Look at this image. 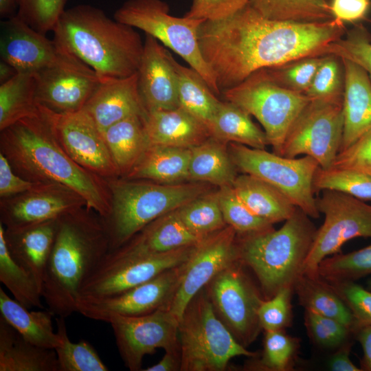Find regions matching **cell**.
Here are the masks:
<instances>
[{
    "mask_svg": "<svg viewBox=\"0 0 371 371\" xmlns=\"http://www.w3.org/2000/svg\"><path fill=\"white\" fill-rule=\"evenodd\" d=\"M346 32L344 23L335 19L324 22L271 20L248 4L228 17L205 21L199 41L221 93L260 69L326 55L328 45Z\"/></svg>",
    "mask_w": 371,
    "mask_h": 371,
    "instance_id": "6da1fadb",
    "label": "cell"
},
{
    "mask_svg": "<svg viewBox=\"0 0 371 371\" xmlns=\"http://www.w3.org/2000/svg\"><path fill=\"white\" fill-rule=\"evenodd\" d=\"M1 152L32 181L55 184L74 192L87 208L104 218L111 203L98 176L76 163L63 150L53 132L45 108L36 110L1 131Z\"/></svg>",
    "mask_w": 371,
    "mask_h": 371,
    "instance_id": "7a4b0ae2",
    "label": "cell"
},
{
    "mask_svg": "<svg viewBox=\"0 0 371 371\" xmlns=\"http://www.w3.org/2000/svg\"><path fill=\"white\" fill-rule=\"evenodd\" d=\"M52 32L60 48L89 66L101 80L137 71L144 49L139 34L98 7L79 4L65 9Z\"/></svg>",
    "mask_w": 371,
    "mask_h": 371,
    "instance_id": "3957f363",
    "label": "cell"
},
{
    "mask_svg": "<svg viewBox=\"0 0 371 371\" xmlns=\"http://www.w3.org/2000/svg\"><path fill=\"white\" fill-rule=\"evenodd\" d=\"M109 251L104 225L76 212L58 218L42 291L54 315L66 318L76 312L85 281Z\"/></svg>",
    "mask_w": 371,
    "mask_h": 371,
    "instance_id": "277c9868",
    "label": "cell"
},
{
    "mask_svg": "<svg viewBox=\"0 0 371 371\" xmlns=\"http://www.w3.org/2000/svg\"><path fill=\"white\" fill-rule=\"evenodd\" d=\"M310 218L297 207L278 229L237 235L239 261L256 275L265 300L293 287L302 273L317 231Z\"/></svg>",
    "mask_w": 371,
    "mask_h": 371,
    "instance_id": "5b68a950",
    "label": "cell"
},
{
    "mask_svg": "<svg viewBox=\"0 0 371 371\" xmlns=\"http://www.w3.org/2000/svg\"><path fill=\"white\" fill-rule=\"evenodd\" d=\"M111 212L104 225L109 251L133 237L159 217L208 192L203 183H154L111 181Z\"/></svg>",
    "mask_w": 371,
    "mask_h": 371,
    "instance_id": "8992f818",
    "label": "cell"
},
{
    "mask_svg": "<svg viewBox=\"0 0 371 371\" xmlns=\"http://www.w3.org/2000/svg\"><path fill=\"white\" fill-rule=\"evenodd\" d=\"M180 371H223L236 357H256L216 314L205 288L190 301L178 324Z\"/></svg>",
    "mask_w": 371,
    "mask_h": 371,
    "instance_id": "52a82bcc",
    "label": "cell"
},
{
    "mask_svg": "<svg viewBox=\"0 0 371 371\" xmlns=\"http://www.w3.org/2000/svg\"><path fill=\"white\" fill-rule=\"evenodd\" d=\"M113 18L170 48L199 74L216 95L221 93L200 49L199 31L205 20L172 16L162 0H127L116 10Z\"/></svg>",
    "mask_w": 371,
    "mask_h": 371,
    "instance_id": "ba28073f",
    "label": "cell"
},
{
    "mask_svg": "<svg viewBox=\"0 0 371 371\" xmlns=\"http://www.w3.org/2000/svg\"><path fill=\"white\" fill-rule=\"evenodd\" d=\"M225 100L255 117L262 124L274 153L281 155L292 124L311 100L284 89L260 69L240 84L222 92Z\"/></svg>",
    "mask_w": 371,
    "mask_h": 371,
    "instance_id": "9c48e42d",
    "label": "cell"
},
{
    "mask_svg": "<svg viewBox=\"0 0 371 371\" xmlns=\"http://www.w3.org/2000/svg\"><path fill=\"white\" fill-rule=\"evenodd\" d=\"M228 150L237 169L270 184L311 218L319 216L313 189L319 165L314 158L285 157L234 142L229 143Z\"/></svg>",
    "mask_w": 371,
    "mask_h": 371,
    "instance_id": "30bf717a",
    "label": "cell"
},
{
    "mask_svg": "<svg viewBox=\"0 0 371 371\" xmlns=\"http://www.w3.org/2000/svg\"><path fill=\"white\" fill-rule=\"evenodd\" d=\"M317 207L324 221L317 229L302 273L317 277L324 258L337 254L344 243L358 237L371 238V205L349 194L322 191Z\"/></svg>",
    "mask_w": 371,
    "mask_h": 371,
    "instance_id": "8fae6325",
    "label": "cell"
},
{
    "mask_svg": "<svg viewBox=\"0 0 371 371\" xmlns=\"http://www.w3.org/2000/svg\"><path fill=\"white\" fill-rule=\"evenodd\" d=\"M343 129V97L311 99L289 129L281 156H310L329 168L339 152Z\"/></svg>",
    "mask_w": 371,
    "mask_h": 371,
    "instance_id": "7c38bea8",
    "label": "cell"
},
{
    "mask_svg": "<svg viewBox=\"0 0 371 371\" xmlns=\"http://www.w3.org/2000/svg\"><path fill=\"white\" fill-rule=\"evenodd\" d=\"M244 267L239 260L232 263L204 288L218 318L246 348L262 330L258 311L265 298Z\"/></svg>",
    "mask_w": 371,
    "mask_h": 371,
    "instance_id": "4fadbf2b",
    "label": "cell"
},
{
    "mask_svg": "<svg viewBox=\"0 0 371 371\" xmlns=\"http://www.w3.org/2000/svg\"><path fill=\"white\" fill-rule=\"evenodd\" d=\"M106 322L112 328L120 357L131 371L142 370L144 356L158 348L179 352V321L164 308L139 316L113 315Z\"/></svg>",
    "mask_w": 371,
    "mask_h": 371,
    "instance_id": "5bb4252c",
    "label": "cell"
},
{
    "mask_svg": "<svg viewBox=\"0 0 371 371\" xmlns=\"http://www.w3.org/2000/svg\"><path fill=\"white\" fill-rule=\"evenodd\" d=\"M198 244L129 259L113 260L104 256L85 281L79 297L112 296L144 283L187 261Z\"/></svg>",
    "mask_w": 371,
    "mask_h": 371,
    "instance_id": "9a60e30c",
    "label": "cell"
},
{
    "mask_svg": "<svg viewBox=\"0 0 371 371\" xmlns=\"http://www.w3.org/2000/svg\"><path fill=\"white\" fill-rule=\"evenodd\" d=\"M35 76L36 103L60 113L82 109L101 82L89 66L62 48L56 61Z\"/></svg>",
    "mask_w": 371,
    "mask_h": 371,
    "instance_id": "2e32d148",
    "label": "cell"
},
{
    "mask_svg": "<svg viewBox=\"0 0 371 371\" xmlns=\"http://www.w3.org/2000/svg\"><path fill=\"white\" fill-rule=\"evenodd\" d=\"M187 261L119 294L79 297L76 312L87 318L106 322L113 315L139 316L166 308L178 288Z\"/></svg>",
    "mask_w": 371,
    "mask_h": 371,
    "instance_id": "e0dca14e",
    "label": "cell"
},
{
    "mask_svg": "<svg viewBox=\"0 0 371 371\" xmlns=\"http://www.w3.org/2000/svg\"><path fill=\"white\" fill-rule=\"evenodd\" d=\"M44 107L56 138L76 163L98 177L120 175L102 133L85 109L60 113Z\"/></svg>",
    "mask_w": 371,
    "mask_h": 371,
    "instance_id": "ac0fdd59",
    "label": "cell"
},
{
    "mask_svg": "<svg viewBox=\"0 0 371 371\" xmlns=\"http://www.w3.org/2000/svg\"><path fill=\"white\" fill-rule=\"evenodd\" d=\"M239 260L237 233L229 225L201 240L186 262L178 288L166 309L179 321L194 295L218 273Z\"/></svg>",
    "mask_w": 371,
    "mask_h": 371,
    "instance_id": "d6986e66",
    "label": "cell"
},
{
    "mask_svg": "<svg viewBox=\"0 0 371 371\" xmlns=\"http://www.w3.org/2000/svg\"><path fill=\"white\" fill-rule=\"evenodd\" d=\"M60 48L16 15L1 21V60L18 72L36 74L56 61Z\"/></svg>",
    "mask_w": 371,
    "mask_h": 371,
    "instance_id": "ffe728a7",
    "label": "cell"
},
{
    "mask_svg": "<svg viewBox=\"0 0 371 371\" xmlns=\"http://www.w3.org/2000/svg\"><path fill=\"white\" fill-rule=\"evenodd\" d=\"M172 56L156 38L146 34L137 73L138 91L146 112L179 107Z\"/></svg>",
    "mask_w": 371,
    "mask_h": 371,
    "instance_id": "44dd1931",
    "label": "cell"
},
{
    "mask_svg": "<svg viewBox=\"0 0 371 371\" xmlns=\"http://www.w3.org/2000/svg\"><path fill=\"white\" fill-rule=\"evenodd\" d=\"M79 202L85 203L81 197L67 188L40 183L4 208L2 221L7 229L23 228L76 212L82 204Z\"/></svg>",
    "mask_w": 371,
    "mask_h": 371,
    "instance_id": "7402d4cb",
    "label": "cell"
},
{
    "mask_svg": "<svg viewBox=\"0 0 371 371\" xmlns=\"http://www.w3.org/2000/svg\"><path fill=\"white\" fill-rule=\"evenodd\" d=\"M203 240L185 225L175 210L149 223L124 245L109 251L106 256L123 260L160 254L196 245Z\"/></svg>",
    "mask_w": 371,
    "mask_h": 371,
    "instance_id": "603a6c76",
    "label": "cell"
},
{
    "mask_svg": "<svg viewBox=\"0 0 371 371\" xmlns=\"http://www.w3.org/2000/svg\"><path fill=\"white\" fill-rule=\"evenodd\" d=\"M83 109L102 133L113 124L133 115L144 116L146 111L137 86V73L101 82Z\"/></svg>",
    "mask_w": 371,
    "mask_h": 371,
    "instance_id": "cb8c5ba5",
    "label": "cell"
},
{
    "mask_svg": "<svg viewBox=\"0 0 371 371\" xmlns=\"http://www.w3.org/2000/svg\"><path fill=\"white\" fill-rule=\"evenodd\" d=\"M344 69L343 150L371 129V80L359 65L341 58Z\"/></svg>",
    "mask_w": 371,
    "mask_h": 371,
    "instance_id": "d4e9b609",
    "label": "cell"
},
{
    "mask_svg": "<svg viewBox=\"0 0 371 371\" xmlns=\"http://www.w3.org/2000/svg\"><path fill=\"white\" fill-rule=\"evenodd\" d=\"M143 122L150 144L191 148L212 136L205 124L181 106L147 111Z\"/></svg>",
    "mask_w": 371,
    "mask_h": 371,
    "instance_id": "484cf974",
    "label": "cell"
},
{
    "mask_svg": "<svg viewBox=\"0 0 371 371\" xmlns=\"http://www.w3.org/2000/svg\"><path fill=\"white\" fill-rule=\"evenodd\" d=\"M58 218L23 228L5 230V242L11 256L32 274L41 292Z\"/></svg>",
    "mask_w": 371,
    "mask_h": 371,
    "instance_id": "4316f807",
    "label": "cell"
},
{
    "mask_svg": "<svg viewBox=\"0 0 371 371\" xmlns=\"http://www.w3.org/2000/svg\"><path fill=\"white\" fill-rule=\"evenodd\" d=\"M0 371H59L54 349L36 346L0 315Z\"/></svg>",
    "mask_w": 371,
    "mask_h": 371,
    "instance_id": "83f0119b",
    "label": "cell"
},
{
    "mask_svg": "<svg viewBox=\"0 0 371 371\" xmlns=\"http://www.w3.org/2000/svg\"><path fill=\"white\" fill-rule=\"evenodd\" d=\"M190 156L191 148L149 144L126 177L177 183L189 179Z\"/></svg>",
    "mask_w": 371,
    "mask_h": 371,
    "instance_id": "f1b7e54d",
    "label": "cell"
},
{
    "mask_svg": "<svg viewBox=\"0 0 371 371\" xmlns=\"http://www.w3.org/2000/svg\"><path fill=\"white\" fill-rule=\"evenodd\" d=\"M0 313L27 341L50 349H55L60 344V337L54 331L51 311H31L8 296L1 287Z\"/></svg>",
    "mask_w": 371,
    "mask_h": 371,
    "instance_id": "f546056e",
    "label": "cell"
},
{
    "mask_svg": "<svg viewBox=\"0 0 371 371\" xmlns=\"http://www.w3.org/2000/svg\"><path fill=\"white\" fill-rule=\"evenodd\" d=\"M226 142L210 136L191 148L189 179L218 186H232L236 178L234 164Z\"/></svg>",
    "mask_w": 371,
    "mask_h": 371,
    "instance_id": "4dcf8cb0",
    "label": "cell"
},
{
    "mask_svg": "<svg viewBox=\"0 0 371 371\" xmlns=\"http://www.w3.org/2000/svg\"><path fill=\"white\" fill-rule=\"evenodd\" d=\"M232 187L253 212L273 224L285 221L297 209L282 192L253 175H238Z\"/></svg>",
    "mask_w": 371,
    "mask_h": 371,
    "instance_id": "1f68e13d",
    "label": "cell"
},
{
    "mask_svg": "<svg viewBox=\"0 0 371 371\" xmlns=\"http://www.w3.org/2000/svg\"><path fill=\"white\" fill-rule=\"evenodd\" d=\"M133 115L106 128L103 135L119 173L127 175L149 146L143 117Z\"/></svg>",
    "mask_w": 371,
    "mask_h": 371,
    "instance_id": "d6a6232c",
    "label": "cell"
},
{
    "mask_svg": "<svg viewBox=\"0 0 371 371\" xmlns=\"http://www.w3.org/2000/svg\"><path fill=\"white\" fill-rule=\"evenodd\" d=\"M171 60L176 75L179 106L201 121L210 131L221 101L197 71L179 64L173 56Z\"/></svg>",
    "mask_w": 371,
    "mask_h": 371,
    "instance_id": "836d02e7",
    "label": "cell"
},
{
    "mask_svg": "<svg viewBox=\"0 0 371 371\" xmlns=\"http://www.w3.org/2000/svg\"><path fill=\"white\" fill-rule=\"evenodd\" d=\"M293 288L305 310L334 318L354 333L355 322L350 309L327 282L301 273Z\"/></svg>",
    "mask_w": 371,
    "mask_h": 371,
    "instance_id": "e575fe53",
    "label": "cell"
},
{
    "mask_svg": "<svg viewBox=\"0 0 371 371\" xmlns=\"http://www.w3.org/2000/svg\"><path fill=\"white\" fill-rule=\"evenodd\" d=\"M250 116L234 104L221 101L210 129L212 136L226 143L265 149L269 144L266 134L253 122Z\"/></svg>",
    "mask_w": 371,
    "mask_h": 371,
    "instance_id": "d590c367",
    "label": "cell"
},
{
    "mask_svg": "<svg viewBox=\"0 0 371 371\" xmlns=\"http://www.w3.org/2000/svg\"><path fill=\"white\" fill-rule=\"evenodd\" d=\"M0 282L13 298L28 309L43 308L42 292L34 277L11 256L7 247L5 229L0 223Z\"/></svg>",
    "mask_w": 371,
    "mask_h": 371,
    "instance_id": "8d00e7d4",
    "label": "cell"
},
{
    "mask_svg": "<svg viewBox=\"0 0 371 371\" xmlns=\"http://www.w3.org/2000/svg\"><path fill=\"white\" fill-rule=\"evenodd\" d=\"M37 109L36 76L18 72L0 85V130L31 115Z\"/></svg>",
    "mask_w": 371,
    "mask_h": 371,
    "instance_id": "74e56055",
    "label": "cell"
},
{
    "mask_svg": "<svg viewBox=\"0 0 371 371\" xmlns=\"http://www.w3.org/2000/svg\"><path fill=\"white\" fill-rule=\"evenodd\" d=\"M249 5L271 20L324 22L334 19L327 0H251Z\"/></svg>",
    "mask_w": 371,
    "mask_h": 371,
    "instance_id": "f35d334b",
    "label": "cell"
},
{
    "mask_svg": "<svg viewBox=\"0 0 371 371\" xmlns=\"http://www.w3.org/2000/svg\"><path fill=\"white\" fill-rule=\"evenodd\" d=\"M185 225L204 239L227 225L218 203L217 192H207L177 209Z\"/></svg>",
    "mask_w": 371,
    "mask_h": 371,
    "instance_id": "ab89813d",
    "label": "cell"
},
{
    "mask_svg": "<svg viewBox=\"0 0 371 371\" xmlns=\"http://www.w3.org/2000/svg\"><path fill=\"white\" fill-rule=\"evenodd\" d=\"M65 319L60 317L56 319L60 344L54 350L59 371H108V367L88 341H71L67 335Z\"/></svg>",
    "mask_w": 371,
    "mask_h": 371,
    "instance_id": "60d3db41",
    "label": "cell"
},
{
    "mask_svg": "<svg viewBox=\"0 0 371 371\" xmlns=\"http://www.w3.org/2000/svg\"><path fill=\"white\" fill-rule=\"evenodd\" d=\"M317 275L328 283L355 282L371 275V245L324 258L318 266Z\"/></svg>",
    "mask_w": 371,
    "mask_h": 371,
    "instance_id": "b9f144b4",
    "label": "cell"
},
{
    "mask_svg": "<svg viewBox=\"0 0 371 371\" xmlns=\"http://www.w3.org/2000/svg\"><path fill=\"white\" fill-rule=\"evenodd\" d=\"M218 203L227 225L238 236L260 233L273 229V223L253 212L237 195L232 186L219 188Z\"/></svg>",
    "mask_w": 371,
    "mask_h": 371,
    "instance_id": "7bdbcfd3",
    "label": "cell"
},
{
    "mask_svg": "<svg viewBox=\"0 0 371 371\" xmlns=\"http://www.w3.org/2000/svg\"><path fill=\"white\" fill-rule=\"evenodd\" d=\"M313 189L315 192L335 190L369 201L371 200V175L347 168L319 167L314 177Z\"/></svg>",
    "mask_w": 371,
    "mask_h": 371,
    "instance_id": "ee69618b",
    "label": "cell"
},
{
    "mask_svg": "<svg viewBox=\"0 0 371 371\" xmlns=\"http://www.w3.org/2000/svg\"><path fill=\"white\" fill-rule=\"evenodd\" d=\"M265 332L262 356L249 363V368L269 371L289 370L296 354V339L286 335L283 330Z\"/></svg>",
    "mask_w": 371,
    "mask_h": 371,
    "instance_id": "f6af8a7d",
    "label": "cell"
},
{
    "mask_svg": "<svg viewBox=\"0 0 371 371\" xmlns=\"http://www.w3.org/2000/svg\"><path fill=\"white\" fill-rule=\"evenodd\" d=\"M323 56H306L264 69L269 78L278 85L304 93L313 80Z\"/></svg>",
    "mask_w": 371,
    "mask_h": 371,
    "instance_id": "bcb514c9",
    "label": "cell"
},
{
    "mask_svg": "<svg viewBox=\"0 0 371 371\" xmlns=\"http://www.w3.org/2000/svg\"><path fill=\"white\" fill-rule=\"evenodd\" d=\"M327 54L336 55L359 65L371 78V34L360 23L348 31L346 36L330 43Z\"/></svg>",
    "mask_w": 371,
    "mask_h": 371,
    "instance_id": "7dc6e473",
    "label": "cell"
},
{
    "mask_svg": "<svg viewBox=\"0 0 371 371\" xmlns=\"http://www.w3.org/2000/svg\"><path fill=\"white\" fill-rule=\"evenodd\" d=\"M344 89V69L340 57L324 55L313 80L304 93L311 99L341 98Z\"/></svg>",
    "mask_w": 371,
    "mask_h": 371,
    "instance_id": "c3c4849f",
    "label": "cell"
},
{
    "mask_svg": "<svg viewBox=\"0 0 371 371\" xmlns=\"http://www.w3.org/2000/svg\"><path fill=\"white\" fill-rule=\"evenodd\" d=\"M67 0H18L16 16L40 33L53 31Z\"/></svg>",
    "mask_w": 371,
    "mask_h": 371,
    "instance_id": "681fc988",
    "label": "cell"
},
{
    "mask_svg": "<svg viewBox=\"0 0 371 371\" xmlns=\"http://www.w3.org/2000/svg\"><path fill=\"white\" fill-rule=\"evenodd\" d=\"M305 326L312 340L324 348H338L348 341L352 331L341 322L305 310Z\"/></svg>",
    "mask_w": 371,
    "mask_h": 371,
    "instance_id": "f907efd6",
    "label": "cell"
},
{
    "mask_svg": "<svg viewBox=\"0 0 371 371\" xmlns=\"http://www.w3.org/2000/svg\"><path fill=\"white\" fill-rule=\"evenodd\" d=\"M292 286L281 289L273 297L264 300L258 311L262 329L265 331L284 330L292 319Z\"/></svg>",
    "mask_w": 371,
    "mask_h": 371,
    "instance_id": "816d5d0a",
    "label": "cell"
},
{
    "mask_svg": "<svg viewBox=\"0 0 371 371\" xmlns=\"http://www.w3.org/2000/svg\"><path fill=\"white\" fill-rule=\"evenodd\" d=\"M328 284L350 309L355 322V330L359 327L371 325L370 290L355 282Z\"/></svg>",
    "mask_w": 371,
    "mask_h": 371,
    "instance_id": "f5cc1de1",
    "label": "cell"
},
{
    "mask_svg": "<svg viewBox=\"0 0 371 371\" xmlns=\"http://www.w3.org/2000/svg\"><path fill=\"white\" fill-rule=\"evenodd\" d=\"M331 167L351 168L371 175V129L339 151Z\"/></svg>",
    "mask_w": 371,
    "mask_h": 371,
    "instance_id": "db71d44e",
    "label": "cell"
},
{
    "mask_svg": "<svg viewBox=\"0 0 371 371\" xmlns=\"http://www.w3.org/2000/svg\"><path fill=\"white\" fill-rule=\"evenodd\" d=\"M251 0H192L185 16L203 20L228 17L249 4Z\"/></svg>",
    "mask_w": 371,
    "mask_h": 371,
    "instance_id": "11a10c76",
    "label": "cell"
},
{
    "mask_svg": "<svg viewBox=\"0 0 371 371\" xmlns=\"http://www.w3.org/2000/svg\"><path fill=\"white\" fill-rule=\"evenodd\" d=\"M41 183L25 180L16 175L5 156L0 153V195L2 197L27 192Z\"/></svg>",
    "mask_w": 371,
    "mask_h": 371,
    "instance_id": "9f6ffc18",
    "label": "cell"
},
{
    "mask_svg": "<svg viewBox=\"0 0 371 371\" xmlns=\"http://www.w3.org/2000/svg\"><path fill=\"white\" fill-rule=\"evenodd\" d=\"M370 4V0H331L330 7L334 19L356 23L366 18Z\"/></svg>",
    "mask_w": 371,
    "mask_h": 371,
    "instance_id": "6f0895ef",
    "label": "cell"
},
{
    "mask_svg": "<svg viewBox=\"0 0 371 371\" xmlns=\"http://www.w3.org/2000/svg\"><path fill=\"white\" fill-rule=\"evenodd\" d=\"M352 343L347 341L339 346L337 350L330 357L328 365L333 371H362L357 367L350 359Z\"/></svg>",
    "mask_w": 371,
    "mask_h": 371,
    "instance_id": "680465c9",
    "label": "cell"
},
{
    "mask_svg": "<svg viewBox=\"0 0 371 371\" xmlns=\"http://www.w3.org/2000/svg\"><path fill=\"white\" fill-rule=\"evenodd\" d=\"M353 335L363 352L360 368L362 371H371V325L357 328Z\"/></svg>",
    "mask_w": 371,
    "mask_h": 371,
    "instance_id": "91938a15",
    "label": "cell"
},
{
    "mask_svg": "<svg viewBox=\"0 0 371 371\" xmlns=\"http://www.w3.org/2000/svg\"><path fill=\"white\" fill-rule=\"evenodd\" d=\"M144 371H177L180 370L179 352H165L162 359L156 364L148 367Z\"/></svg>",
    "mask_w": 371,
    "mask_h": 371,
    "instance_id": "94428289",
    "label": "cell"
},
{
    "mask_svg": "<svg viewBox=\"0 0 371 371\" xmlns=\"http://www.w3.org/2000/svg\"><path fill=\"white\" fill-rule=\"evenodd\" d=\"M18 0H0V16L3 19L12 17L16 14Z\"/></svg>",
    "mask_w": 371,
    "mask_h": 371,
    "instance_id": "6125c7cd",
    "label": "cell"
},
{
    "mask_svg": "<svg viewBox=\"0 0 371 371\" xmlns=\"http://www.w3.org/2000/svg\"><path fill=\"white\" fill-rule=\"evenodd\" d=\"M18 71L10 64L1 60L0 62V82L1 84L13 78Z\"/></svg>",
    "mask_w": 371,
    "mask_h": 371,
    "instance_id": "be15d7a7",
    "label": "cell"
},
{
    "mask_svg": "<svg viewBox=\"0 0 371 371\" xmlns=\"http://www.w3.org/2000/svg\"><path fill=\"white\" fill-rule=\"evenodd\" d=\"M367 288L368 289L371 291V278L368 280L367 282Z\"/></svg>",
    "mask_w": 371,
    "mask_h": 371,
    "instance_id": "e7e4bbea",
    "label": "cell"
}]
</instances>
